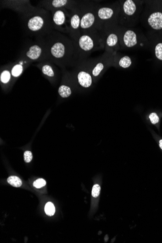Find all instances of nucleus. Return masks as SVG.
<instances>
[{
    "instance_id": "nucleus-5",
    "label": "nucleus",
    "mask_w": 162,
    "mask_h": 243,
    "mask_svg": "<svg viewBox=\"0 0 162 243\" xmlns=\"http://www.w3.org/2000/svg\"><path fill=\"white\" fill-rule=\"evenodd\" d=\"M52 19L53 28L60 32H65L67 15L65 9H57L52 11Z\"/></svg>"
},
{
    "instance_id": "nucleus-4",
    "label": "nucleus",
    "mask_w": 162,
    "mask_h": 243,
    "mask_svg": "<svg viewBox=\"0 0 162 243\" xmlns=\"http://www.w3.org/2000/svg\"><path fill=\"white\" fill-rule=\"evenodd\" d=\"M2 2L5 7L14 10L23 16L36 8L31 5L28 1H7Z\"/></svg>"
},
{
    "instance_id": "nucleus-24",
    "label": "nucleus",
    "mask_w": 162,
    "mask_h": 243,
    "mask_svg": "<svg viewBox=\"0 0 162 243\" xmlns=\"http://www.w3.org/2000/svg\"><path fill=\"white\" fill-rule=\"evenodd\" d=\"M155 55L157 58L162 60V43H159L155 49Z\"/></svg>"
},
{
    "instance_id": "nucleus-14",
    "label": "nucleus",
    "mask_w": 162,
    "mask_h": 243,
    "mask_svg": "<svg viewBox=\"0 0 162 243\" xmlns=\"http://www.w3.org/2000/svg\"><path fill=\"white\" fill-rule=\"evenodd\" d=\"M114 11L109 7H101L98 11V17L102 20H107L112 17Z\"/></svg>"
},
{
    "instance_id": "nucleus-11",
    "label": "nucleus",
    "mask_w": 162,
    "mask_h": 243,
    "mask_svg": "<svg viewBox=\"0 0 162 243\" xmlns=\"http://www.w3.org/2000/svg\"><path fill=\"white\" fill-rule=\"evenodd\" d=\"M79 84L82 87L88 88L92 84V77L89 73L84 71L80 72L77 76Z\"/></svg>"
},
{
    "instance_id": "nucleus-10",
    "label": "nucleus",
    "mask_w": 162,
    "mask_h": 243,
    "mask_svg": "<svg viewBox=\"0 0 162 243\" xmlns=\"http://www.w3.org/2000/svg\"><path fill=\"white\" fill-rule=\"evenodd\" d=\"M95 22V17L91 12H87L84 14L81 19V28L86 29L92 27Z\"/></svg>"
},
{
    "instance_id": "nucleus-1",
    "label": "nucleus",
    "mask_w": 162,
    "mask_h": 243,
    "mask_svg": "<svg viewBox=\"0 0 162 243\" xmlns=\"http://www.w3.org/2000/svg\"><path fill=\"white\" fill-rule=\"evenodd\" d=\"M23 19L25 32L31 36L43 38L54 29L52 15L46 9L36 8L23 16Z\"/></svg>"
},
{
    "instance_id": "nucleus-6",
    "label": "nucleus",
    "mask_w": 162,
    "mask_h": 243,
    "mask_svg": "<svg viewBox=\"0 0 162 243\" xmlns=\"http://www.w3.org/2000/svg\"><path fill=\"white\" fill-rule=\"evenodd\" d=\"M72 1L68 0H52V1H43L41 2V6L48 11L55 10L57 9H66L70 7Z\"/></svg>"
},
{
    "instance_id": "nucleus-9",
    "label": "nucleus",
    "mask_w": 162,
    "mask_h": 243,
    "mask_svg": "<svg viewBox=\"0 0 162 243\" xmlns=\"http://www.w3.org/2000/svg\"><path fill=\"white\" fill-rule=\"evenodd\" d=\"M149 25L155 30L162 29V13L161 12L153 13L148 19Z\"/></svg>"
},
{
    "instance_id": "nucleus-19",
    "label": "nucleus",
    "mask_w": 162,
    "mask_h": 243,
    "mask_svg": "<svg viewBox=\"0 0 162 243\" xmlns=\"http://www.w3.org/2000/svg\"><path fill=\"white\" fill-rule=\"evenodd\" d=\"M7 182L10 185L16 187H19L22 185V180L17 176H10L7 179Z\"/></svg>"
},
{
    "instance_id": "nucleus-20",
    "label": "nucleus",
    "mask_w": 162,
    "mask_h": 243,
    "mask_svg": "<svg viewBox=\"0 0 162 243\" xmlns=\"http://www.w3.org/2000/svg\"><path fill=\"white\" fill-rule=\"evenodd\" d=\"M118 41L117 35L114 34H111L108 36L106 39V44L108 46L114 47L117 44Z\"/></svg>"
},
{
    "instance_id": "nucleus-12",
    "label": "nucleus",
    "mask_w": 162,
    "mask_h": 243,
    "mask_svg": "<svg viewBox=\"0 0 162 243\" xmlns=\"http://www.w3.org/2000/svg\"><path fill=\"white\" fill-rule=\"evenodd\" d=\"M125 44L128 47H133L137 44L135 33L131 30H128L125 33L123 38Z\"/></svg>"
},
{
    "instance_id": "nucleus-18",
    "label": "nucleus",
    "mask_w": 162,
    "mask_h": 243,
    "mask_svg": "<svg viewBox=\"0 0 162 243\" xmlns=\"http://www.w3.org/2000/svg\"><path fill=\"white\" fill-rule=\"evenodd\" d=\"M11 73L7 69H6L2 72L0 77L1 82L4 84H7L10 81L11 78Z\"/></svg>"
},
{
    "instance_id": "nucleus-22",
    "label": "nucleus",
    "mask_w": 162,
    "mask_h": 243,
    "mask_svg": "<svg viewBox=\"0 0 162 243\" xmlns=\"http://www.w3.org/2000/svg\"><path fill=\"white\" fill-rule=\"evenodd\" d=\"M45 211L46 214L49 216H53L55 213L56 209H55V206L52 202H49L46 204L45 207Z\"/></svg>"
},
{
    "instance_id": "nucleus-2",
    "label": "nucleus",
    "mask_w": 162,
    "mask_h": 243,
    "mask_svg": "<svg viewBox=\"0 0 162 243\" xmlns=\"http://www.w3.org/2000/svg\"><path fill=\"white\" fill-rule=\"evenodd\" d=\"M44 38L50 60L61 64L69 60L70 44L65 35L52 31Z\"/></svg>"
},
{
    "instance_id": "nucleus-3",
    "label": "nucleus",
    "mask_w": 162,
    "mask_h": 243,
    "mask_svg": "<svg viewBox=\"0 0 162 243\" xmlns=\"http://www.w3.org/2000/svg\"><path fill=\"white\" fill-rule=\"evenodd\" d=\"M21 56L30 61L50 60L44 38H38L35 42L26 46Z\"/></svg>"
},
{
    "instance_id": "nucleus-7",
    "label": "nucleus",
    "mask_w": 162,
    "mask_h": 243,
    "mask_svg": "<svg viewBox=\"0 0 162 243\" xmlns=\"http://www.w3.org/2000/svg\"><path fill=\"white\" fill-rule=\"evenodd\" d=\"M18 60L17 62L15 63L11 69L12 76L14 78L19 77L23 72L24 65H27L28 63L31 62L21 56Z\"/></svg>"
},
{
    "instance_id": "nucleus-16",
    "label": "nucleus",
    "mask_w": 162,
    "mask_h": 243,
    "mask_svg": "<svg viewBox=\"0 0 162 243\" xmlns=\"http://www.w3.org/2000/svg\"><path fill=\"white\" fill-rule=\"evenodd\" d=\"M123 9L126 15L131 16L136 11V5L132 0H127L124 4Z\"/></svg>"
},
{
    "instance_id": "nucleus-29",
    "label": "nucleus",
    "mask_w": 162,
    "mask_h": 243,
    "mask_svg": "<svg viewBox=\"0 0 162 243\" xmlns=\"http://www.w3.org/2000/svg\"><path fill=\"white\" fill-rule=\"evenodd\" d=\"M160 147L161 149H162V140H161L160 141Z\"/></svg>"
},
{
    "instance_id": "nucleus-17",
    "label": "nucleus",
    "mask_w": 162,
    "mask_h": 243,
    "mask_svg": "<svg viewBox=\"0 0 162 243\" xmlns=\"http://www.w3.org/2000/svg\"><path fill=\"white\" fill-rule=\"evenodd\" d=\"M59 95L63 98H68L72 94V90L70 87L66 85H62L58 89Z\"/></svg>"
},
{
    "instance_id": "nucleus-15",
    "label": "nucleus",
    "mask_w": 162,
    "mask_h": 243,
    "mask_svg": "<svg viewBox=\"0 0 162 243\" xmlns=\"http://www.w3.org/2000/svg\"><path fill=\"white\" fill-rule=\"evenodd\" d=\"M41 71L43 74L49 77H54L55 76V71L53 70V67L52 66L50 63L42 62L40 64Z\"/></svg>"
},
{
    "instance_id": "nucleus-28",
    "label": "nucleus",
    "mask_w": 162,
    "mask_h": 243,
    "mask_svg": "<svg viewBox=\"0 0 162 243\" xmlns=\"http://www.w3.org/2000/svg\"><path fill=\"white\" fill-rule=\"evenodd\" d=\"M149 117H150V120H151V122H152V124H156L159 121L158 116L155 113H152L149 116Z\"/></svg>"
},
{
    "instance_id": "nucleus-27",
    "label": "nucleus",
    "mask_w": 162,
    "mask_h": 243,
    "mask_svg": "<svg viewBox=\"0 0 162 243\" xmlns=\"http://www.w3.org/2000/svg\"><path fill=\"white\" fill-rule=\"evenodd\" d=\"M33 159L32 152L30 151H25L24 153V160L26 163L30 162Z\"/></svg>"
},
{
    "instance_id": "nucleus-25",
    "label": "nucleus",
    "mask_w": 162,
    "mask_h": 243,
    "mask_svg": "<svg viewBox=\"0 0 162 243\" xmlns=\"http://www.w3.org/2000/svg\"><path fill=\"white\" fill-rule=\"evenodd\" d=\"M46 184V182L43 179H36V181L34 182L33 183L34 186L37 188L42 187L43 186H45Z\"/></svg>"
},
{
    "instance_id": "nucleus-21",
    "label": "nucleus",
    "mask_w": 162,
    "mask_h": 243,
    "mask_svg": "<svg viewBox=\"0 0 162 243\" xmlns=\"http://www.w3.org/2000/svg\"><path fill=\"white\" fill-rule=\"evenodd\" d=\"M131 61L130 57L128 56H125L120 59L119 62V65L120 67L123 68H127L131 65Z\"/></svg>"
},
{
    "instance_id": "nucleus-13",
    "label": "nucleus",
    "mask_w": 162,
    "mask_h": 243,
    "mask_svg": "<svg viewBox=\"0 0 162 243\" xmlns=\"http://www.w3.org/2000/svg\"><path fill=\"white\" fill-rule=\"evenodd\" d=\"M81 18L77 13L73 14L70 17V30L72 34L75 33L79 29L81 25Z\"/></svg>"
},
{
    "instance_id": "nucleus-26",
    "label": "nucleus",
    "mask_w": 162,
    "mask_h": 243,
    "mask_svg": "<svg viewBox=\"0 0 162 243\" xmlns=\"http://www.w3.org/2000/svg\"><path fill=\"white\" fill-rule=\"evenodd\" d=\"M101 187L98 184H95L93 186L92 190V195L94 198H97L100 195Z\"/></svg>"
},
{
    "instance_id": "nucleus-23",
    "label": "nucleus",
    "mask_w": 162,
    "mask_h": 243,
    "mask_svg": "<svg viewBox=\"0 0 162 243\" xmlns=\"http://www.w3.org/2000/svg\"><path fill=\"white\" fill-rule=\"evenodd\" d=\"M103 68H104V65L102 63H98L92 71V74L93 76H95V77L99 76L100 73L103 70Z\"/></svg>"
},
{
    "instance_id": "nucleus-8",
    "label": "nucleus",
    "mask_w": 162,
    "mask_h": 243,
    "mask_svg": "<svg viewBox=\"0 0 162 243\" xmlns=\"http://www.w3.org/2000/svg\"><path fill=\"white\" fill-rule=\"evenodd\" d=\"M78 43L80 48L85 51H90L94 48V40L89 35H84L81 36L79 39Z\"/></svg>"
}]
</instances>
